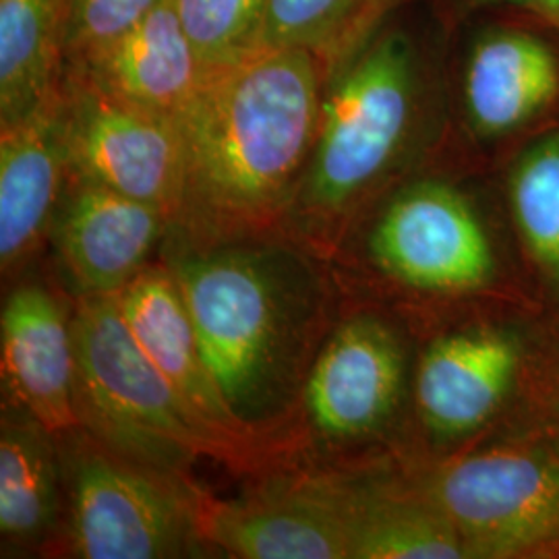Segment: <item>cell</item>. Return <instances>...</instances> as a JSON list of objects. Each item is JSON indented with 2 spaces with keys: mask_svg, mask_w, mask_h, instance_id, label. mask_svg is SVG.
<instances>
[{
  "mask_svg": "<svg viewBox=\"0 0 559 559\" xmlns=\"http://www.w3.org/2000/svg\"><path fill=\"white\" fill-rule=\"evenodd\" d=\"M323 60L299 48H260L210 71L179 124L187 182L166 239L267 237L290 216L313 154Z\"/></svg>",
  "mask_w": 559,
  "mask_h": 559,
  "instance_id": "1",
  "label": "cell"
},
{
  "mask_svg": "<svg viewBox=\"0 0 559 559\" xmlns=\"http://www.w3.org/2000/svg\"><path fill=\"white\" fill-rule=\"evenodd\" d=\"M164 263L233 417L253 433L299 404L318 355L325 284L305 253L270 239L164 240Z\"/></svg>",
  "mask_w": 559,
  "mask_h": 559,
  "instance_id": "2",
  "label": "cell"
},
{
  "mask_svg": "<svg viewBox=\"0 0 559 559\" xmlns=\"http://www.w3.org/2000/svg\"><path fill=\"white\" fill-rule=\"evenodd\" d=\"M336 60L323 83L318 138L290 212L321 240L392 170L419 100L415 48L400 32H383Z\"/></svg>",
  "mask_w": 559,
  "mask_h": 559,
  "instance_id": "3",
  "label": "cell"
},
{
  "mask_svg": "<svg viewBox=\"0 0 559 559\" xmlns=\"http://www.w3.org/2000/svg\"><path fill=\"white\" fill-rule=\"evenodd\" d=\"M73 336L78 423L106 448L179 477L200 456L247 454L205 427L143 355L117 297L75 299Z\"/></svg>",
  "mask_w": 559,
  "mask_h": 559,
  "instance_id": "4",
  "label": "cell"
},
{
  "mask_svg": "<svg viewBox=\"0 0 559 559\" xmlns=\"http://www.w3.org/2000/svg\"><path fill=\"white\" fill-rule=\"evenodd\" d=\"M64 510L55 556L75 559L200 558L201 491L106 448L83 427L59 433Z\"/></svg>",
  "mask_w": 559,
  "mask_h": 559,
  "instance_id": "5",
  "label": "cell"
},
{
  "mask_svg": "<svg viewBox=\"0 0 559 559\" xmlns=\"http://www.w3.org/2000/svg\"><path fill=\"white\" fill-rule=\"evenodd\" d=\"M415 480L468 559L559 558V438L454 454Z\"/></svg>",
  "mask_w": 559,
  "mask_h": 559,
  "instance_id": "6",
  "label": "cell"
},
{
  "mask_svg": "<svg viewBox=\"0 0 559 559\" xmlns=\"http://www.w3.org/2000/svg\"><path fill=\"white\" fill-rule=\"evenodd\" d=\"M69 179L152 203L177 221L187 156L177 120L156 117L64 71L60 81Z\"/></svg>",
  "mask_w": 559,
  "mask_h": 559,
  "instance_id": "7",
  "label": "cell"
},
{
  "mask_svg": "<svg viewBox=\"0 0 559 559\" xmlns=\"http://www.w3.org/2000/svg\"><path fill=\"white\" fill-rule=\"evenodd\" d=\"M369 253L390 278L425 295H473L498 272L475 205L445 180H419L396 193L369 235Z\"/></svg>",
  "mask_w": 559,
  "mask_h": 559,
  "instance_id": "8",
  "label": "cell"
},
{
  "mask_svg": "<svg viewBox=\"0 0 559 559\" xmlns=\"http://www.w3.org/2000/svg\"><path fill=\"white\" fill-rule=\"evenodd\" d=\"M408 360L399 332L373 313H359L328 336L309 367L299 404L325 443H359L394 419L406 390Z\"/></svg>",
  "mask_w": 559,
  "mask_h": 559,
  "instance_id": "9",
  "label": "cell"
},
{
  "mask_svg": "<svg viewBox=\"0 0 559 559\" xmlns=\"http://www.w3.org/2000/svg\"><path fill=\"white\" fill-rule=\"evenodd\" d=\"M355 479L288 480L253 498L201 493V533L210 549L242 559H350Z\"/></svg>",
  "mask_w": 559,
  "mask_h": 559,
  "instance_id": "10",
  "label": "cell"
},
{
  "mask_svg": "<svg viewBox=\"0 0 559 559\" xmlns=\"http://www.w3.org/2000/svg\"><path fill=\"white\" fill-rule=\"evenodd\" d=\"M170 228L173 216L152 203L69 179L48 240L75 299L115 297L152 263Z\"/></svg>",
  "mask_w": 559,
  "mask_h": 559,
  "instance_id": "11",
  "label": "cell"
},
{
  "mask_svg": "<svg viewBox=\"0 0 559 559\" xmlns=\"http://www.w3.org/2000/svg\"><path fill=\"white\" fill-rule=\"evenodd\" d=\"M524 365L519 332L496 323L466 325L433 340L417 365L415 408L438 443H459L500 415Z\"/></svg>",
  "mask_w": 559,
  "mask_h": 559,
  "instance_id": "12",
  "label": "cell"
},
{
  "mask_svg": "<svg viewBox=\"0 0 559 559\" xmlns=\"http://www.w3.org/2000/svg\"><path fill=\"white\" fill-rule=\"evenodd\" d=\"M4 402L17 404L57 436L78 427L73 316L41 284L9 293L0 316Z\"/></svg>",
  "mask_w": 559,
  "mask_h": 559,
  "instance_id": "13",
  "label": "cell"
},
{
  "mask_svg": "<svg viewBox=\"0 0 559 559\" xmlns=\"http://www.w3.org/2000/svg\"><path fill=\"white\" fill-rule=\"evenodd\" d=\"M115 297L122 320L143 355L177 390L193 415L214 433L249 452V445L258 438L233 417L222 399L201 355L195 325L168 265L150 263Z\"/></svg>",
  "mask_w": 559,
  "mask_h": 559,
  "instance_id": "14",
  "label": "cell"
},
{
  "mask_svg": "<svg viewBox=\"0 0 559 559\" xmlns=\"http://www.w3.org/2000/svg\"><path fill=\"white\" fill-rule=\"evenodd\" d=\"M67 180L59 87L40 110L0 129V267L4 278L20 272L41 242L50 239Z\"/></svg>",
  "mask_w": 559,
  "mask_h": 559,
  "instance_id": "15",
  "label": "cell"
},
{
  "mask_svg": "<svg viewBox=\"0 0 559 559\" xmlns=\"http://www.w3.org/2000/svg\"><path fill=\"white\" fill-rule=\"evenodd\" d=\"M64 71L117 100L170 120H179L207 78L175 0L162 2L122 38Z\"/></svg>",
  "mask_w": 559,
  "mask_h": 559,
  "instance_id": "16",
  "label": "cell"
},
{
  "mask_svg": "<svg viewBox=\"0 0 559 559\" xmlns=\"http://www.w3.org/2000/svg\"><path fill=\"white\" fill-rule=\"evenodd\" d=\"M559 96V60L547 41L519 29H491L473 44L462 78L471 129L483 140L516 133Z\"/></svg>",
  "mask_w": 559,
  "mask_h": 559,
  "instance_id": "17",
  "label": "cell"
},
{
  "mask_svg": "<svg viewBox=\"0 0 559 559\" xmlns=\"http://www.w3.org/2000/svg\"><path fill=\"white\" fill-rule=\"evenodd\" d=\"M64 510L59 436L17 404L0 420L2 556L52 551Z\"/></svg>",
  "mask_w": 559,
  "mask_h": 559,
  "instance_id": "18",
  "label": "cell"
},
{
  "mask_svg": "<svg viewBox=\"0 0 559 559\" xmlns=\"http://www.w3.org/2000/svg\"><path fill=\"white\" fill-rule=\"evenodd\" d=\"M350 559H468L462 537L417 480L355 479Z\"/></svg>",
  "mask_w": 559,
  "mask_h": 559,
  "instance_id": "19",
  "label": "cell"
},
{
  "mask_svg": "<svg viewBox=\"0 0 559 559\" xmlns=\"http://www.w3.org/2000/svg\"><path fill=\"white\" fill-rule=\"evenodd\" d=\"M64 0H0V129L59 92Z\"/></svg>",
  "mask_w": 559,
  "mask_h": 559,
  "instance_id": "20",
  "label": "cell"
},
{
  "mask_svg": "<svg viewBox=\"0 0 559 559\" xmlns=\"http://www.w3.org/2000/svg\"><path fill=\"white\" fill-rule=\"evenodd\" d=\"M508 201L526 260L559 293V131L520 156L508 180Z\"/></svg>",
  "mask_w": 559,
  "mask_h": 559,
  "instance_id": "21",
  "label": "cell"
},
{
  "mask_svg": "<svg viewBox=\"0 0 559 559\" xmlns=\"http://www.w3.org/2000/svg\"><path fill=\"white\" fill-rule=\"evenodd\" d=\"M175 4L207 73L263 48L270 0H175Z\"/></svg>",
  "mask_w": 559,
  "mask_h": 559,
  "instance_id": "22",
  "label": "cell"
},
{
  "mask_svg": "<svg viewBox=\"0 0 559 559\" xmlns=\"http://www.w3.org/2000/svg\"><path fill=\"white\" fill-rule=\"evenodd\" d=\"M373 0H270L263 48H299L336 60Z\"/></svg>",
  "mask_w": 559,
  "mask_h": 559,
  "instance_id": "23",
  "label": "cell"
},
{
  "mask_svg": "<svg viewBox=\"0 0 559 559\" xmlns=\"http://www.w3.org/2000/svg\"><path fill=\"white\" fill-rule=\"evenodd\" d=\"M166 0H64V69L119 40Z\"/></svg>",
  "mask_w": 559,
  "mask_h": 559,
  "instance_id": "24",
  "label": "cell"
},
{
  "mask_svg": "<svg viewBox=\"0 0 559 559\" xmlns=\"http://www.w3.org/2000/svg\"><path fill=\"white\" fill-rule=\"evenodd\" d=\"M491 2H506V4L528 9L559 27V0H491Z\"/></svg>",
  "mask_w": 559,
  "mask_h": 559,
  "instance_id": "25",
  "label": "cell"
}]
</instances>
